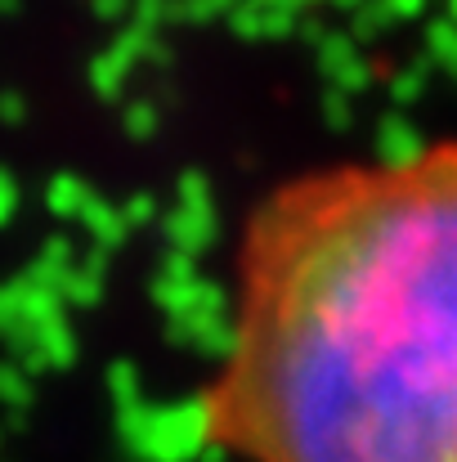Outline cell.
Masks as SVG:
<instances>
[{
	"mask_svg": "<svg viewBox=\"0 0 457 462\" xmlns=\"http://www.w3.org/2000/svg\"><path fill=\"white\" fill-rule=\"evenodd\" d=\"M193 409L229 462H457V135L256 198Z\"/></svg>",
	"mask_w": 457,
	"mask_h": 462,
	"instance_id": "obj_1",
	"label": "cell"
}]
</instances>
